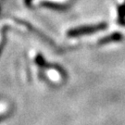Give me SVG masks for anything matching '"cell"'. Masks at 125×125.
<instances>
[{
  "mask_svg": "<svg viewBox=\"0 0 125 125\" xmlns=\"http://www.w3.org/2000/svg\"><path fill=\"white\" fill-rule=\"evenodd\" d=\"M106 27L105 23H101L98 25H94V26H87V27H82L79 29H75V30H71L69 31V34L71 36H78L81 34H84V33H88V32H94L96 31H100L103 30Z\"/></svg>",
  "mask_w": 125,
  "mask_h": 125,
  "instance_id": "1",
  "label": "cell"
}]
</instances>
